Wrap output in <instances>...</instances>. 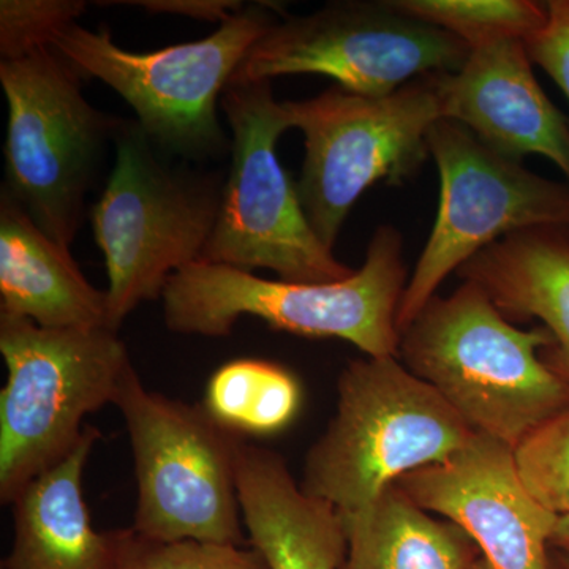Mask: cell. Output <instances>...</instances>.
Listing matches in <instances>:
<instances>
[{
    "label": "cell",
    "mask_w": 569,
    "mask_h": 569,
    "mask_svg": "<svg viewBox=\"0 0 569 569\" xmlns=\"http://www.w3.org/2000/svg\"><path fill=\"white\" fill-rule=\"evenodd\" d=\"M402 234L381 224L365 266L326 283L268 280L230 266L197 261L164 287V325L176 335L227 337L239 318L310 339H340L369 358L399 355L397 313L407 288Z\"/></svg>",
    "instance_id": "obj_1"
},
{
    "label": "cell",
    "mask_w": 569,
    "mask_h": 569,
    "mask_svg": "<svg viewBox=\"0 0 569 569\" xmlns=\"http://www.w3.org/2000/svg\"><path fill=\"white\" fill-rule=\"evenodd\" d=\"M545 326L520 329L479 284L436 296L400 335L399 355L475 432L511 448L569 407V383L539 358Z\"/></svg>",
    "instance_id": "obj_2"
},
{
    "label": "cell",
    "mask_w": 569,
    "mask_h": 569,
    "mask_svg": "<svg viewBox=\"0 0 569 569\" xmlns=\"http://www.w3.org/2000/svg\"><path fill=\"white\" fill-rule=\"evenodd\" d=\"M112 146L114 167L91 223L107 264L108 328L119 331L141 302L162 298L171 276L201 260L227 174L171 162L137 119H122Z\"/></svg>",
    "instance_id": "obj_3"
},
{
    "label": "cell",
    "mask_w": 569,
    "mask_h": 569,
    "mask_svg": "<svg viewBox=\"0 0 569 569\" xmlns=\"http://www.w3.org/2000/svg\"><path fill=\"white\" fill-rule=\"evenodd\" d=\"M284 14L280 3H247L206 39L149 52L119 47L107 28L92 31L74 22L51 47L86 80L96 78L118 92L160 152L201 164L231 153L220 100L247 52Z\"/></svg>",
    "instance_id": "obj_4"
},
{
    "label": "cell",
    "mask_w": 569,
    "mask_h": 569,
    "mask_svg": "<svg viewBox=\"0 0 569 569\" xmlns=\"http://www.w3.org/2000/svg\"><path fill=\"white\" fill-rule=\"evenodd\" d=\"M475 433L397 356L358 359L340 373L335 418L307 452L301 489L347 518L403 475L445 462Z\"/></svg>",
    "instance_id": "obj_5"
},
{
    "label": "cell",
    "mask_w": 569,
    "mask_h": 569,
    "mask_svg": "<svg viewBox=\"0 0 569 569\" xmlns=\"http://www.w3.org/2000/svg\"><path fill=\"white\" fill-rule=\"evenodd\" d=\"M0 500L11 505L77 448L88 415L114 403L133 369L119 331L48 329L0 313Z\"/></svg>",
    "instance_id": "obj_6"
},
{
    "label": "cell",
    "mask_w": 569,
    "mask_h": 569,
    "mask_svg": "<svg viewBox=\"0 0 569 569\" xmlns=\"http://www.w3.org/2000/svg\"><path fill=\"white\" fill-rule=\"evenodd\" d=\"M443 74L418 78L389 96L332 86L312 99L284 102L291 129L305 134L296 189L310 227L328 249H335L367 189L378 182L400 186L429 159L427 134L445 119Z\"/></svg>",
    "instance_id": "obj_7"
},
{
    "label": "cell",
    "mask_w": 569,
    "mask_h": 569,
    "mask_svg": "<svg viewBox=\"0 0 569 569\" xmlns=\"http://www.w3.org/2000/svg\"><path fill=\"white\" fill-rule=\"evenodd\" d=\"M84 77L52 47L0 61L9 107L2 189L50 238L71 247L86 198L122 119L97 110Z\"/></svg>",
    "instance_id": "obj_8"
},
{
    "label": "cell",
    "mask_w": 569,
    "mask_h": 569,
    "mask_svg": "<svg viewBox=\"0 0 569 569\" xmlns=\"http://www.w3.org/2000/svg\"><path fill=\"white\" fill-rule=\"evenodd\" d=\"M112 406L122 413L132 447V529L159 541L244 546L236 467L246 438L213 421L201 403L149 391L134 367Z\"/></svg>",
    "instance_id": "obj_9"
},
{
    "label": "cell",
    "mask_w": 569,
    "mask_h": 569,
    "mask_svg": "<svg viewBox=\"0 0 569 569\" xmlns=\"http://www.w3.org/2000/svg\"><path fill=\"white\" fill-rule=\"evenodd\" d=\"M220 108L231 130V164L200 261L247 272L271 269L279 280L296 283L353 274L310 227L296 183L280 164L277 142L291 127L272 81L230 82Z\"/></svg>",
    "instance_id": "obj_10"
},
{
    "label": "cell",
    "mask_w": 569,
    "mask_h": 569,
    "mask_svg": "<svg viewBox=\"0 0 569 569\" xmlns=\"http://www.w3.org/2000/svg\"><path fill=\"white\" fill-rule=\"evenodd\" d=\"M427 146L440 174V203L400 301V335L448 276L486 247L531 228L569 230L568 182L527 170L451 119L433 123Z\"/></svg>",
    "instance_id": "obj_11"
},
{
    "label": "cell",
    "mask_w": 569,
    "mask_h": 569,
    "mask_svg": "<svg viewBox=\"0 0 569 569\" xmlns=\"http://www.w3.org/2000/svg\"><path fill=\"white\" fill-rule=\"evenodd\" d=\"M470 52L392 0H346L305 17L284 14L247 52L231 82L323 74L347 91L381 97L427 74L456 73Z\"/></svg>",
    "instance_id": "obj_12"
},
{
    "label": "cell",
    "mask_w": 569,
    "mask_h": 569,
    "mask_svg": "<svg viewBox=\"0 0 569 569\" xmlns=\"http://www.w3.org/2000/svg\"><path fill=\"white\" fill-rule=\"evenodd\" d=\"M419 508L445 516L477 542L496 569H549L559 516L523 486L515 448L485 433L441 463L395 482Z\"/></svg>",
    "instance_id": "obj_13"
},
{
    "label": "cell",
    "mask_w": 569,
    "mask_h": 569,
    "mask_svg": "<svg viewBox=\"0 0 569 569\" xmlns=\"http://www.w3.org/2000/svg\"><path fill=\"white\" fill-rule=\"evenodd\" d=\"M445 119L511 159L539 153L569 183V118L535 78L526 41L505 40L473 50L462 69L445 73Z\"/></svg>",
    "instance_id": "obj_14"
},
{
    "label": "cell",
    "mask_w": 569,
    "mask_h": 569,
    "mask_svg": "<svg viewBox=\"0 0 569 569\" xmlns=\"http://www.w3.org/2000/svg\"><path fill=\"white\" fill-rule=\"evenodd\" d=\"M239 503L249 545L271 569H340L347 557L346 523L332 505L307 496L282 456L242 443Z\"/></svg>",
    "instance_id": "obj_15"
},
{
    "label": "cell",
    "mask_w": 569,
    "mask_h": 569,
    "mask_svg": "<svg viewBox=\"0 0 569 569\" xmlns=\"http://www.w3.org/2000/svg\"><path fill=\"white\" fill-rule=\"evenodd\" d=\"M512 323L537 320L552 336L539 358L569 383V230L531 228L493 242L459 269Z\"/></svg>",
    "instance_id": "obj_16"
},
{
    "label": "cell",
    "mask_w": 569,
    "mask_h": 569,
    "mask_svg": "<svg viewBox=\"0 0 569 569\" xmlns=\"http://www.w3.org/2000/svg\"><path fill=\"white\" fill-rule=\"evenodd\" d=\"M0 313L48 329L108 326L107 291L97 290L78 268L69 247L44 233L3 189Z\"/></svg>",
    "instance_id": "obj_17"
},
{
    "label": "cell",
    "mask_w": 569,
    "mask_h": 569,
    "mask_svg": "<svg viewBox=\"0 0 569 569\" xmlns=\"http://www.w3.org/2000/svg\"><path fill=\"white\" fill-rule=\"evenodd\" d=\"M99 429L86 426L77 448L18 493L13 548L3 569H108L110 533L92 527L82 479Z\"/></svg>",
    "instance_id": "obj_18"
},
{
    "label": "cell",
    "mask_w": 569,
    "mask_h": 569,
    "mask_svg": "<svg viewBox=\"0 0 569 569\" xmlns=\"http://www.w3.org/2000/svg\"><path fill=\"white\" fill-rule=\"evenodd\" d=\"M343 523L340 569H471L482 557L466 531L433 518L396 485Z\"/></svg>",
    "instance_id": "obj_19"
},
{
    "label": "cell",
    "mask_w": 569,
    "mask_h": 569,
    "mask_svg": "<svg viewBox=\"0 0 569 569\" xmlns=\"http://www.w3.org/2000/svg\"><path fill=\"white\" fill-rule=\"evenodd\" d=\"M201 406L236 436H276L298 417L302 387L291 370L277 362L233 359L209 378Z\"/></svg>",
    "instance_id": "obj_20"
},
{
    "label": "cell",
    "mask_w": 569,
    "mask_h": 569,
    "mask_svg": "<svg viewBox=\"0 0 569 569\" xmlns=\"http://www.w3.org/2000/svg\"><path fill=\"white\" fill-rule=\"evenodd\" d=\"M392 6L451 33L470 51L529 40L548 21L546 2L533 0H392Z\"/></svg>",
    "instance_id": "obj_21"
},
{
    "label": "cell",
    "mask_w": 569,
    "mask_h": 569,
    "mask_svg": "<svg viewBox=\"0 0 569 569\" xmlns=\"http://www.w3.org/2000/svg\"><path fill=\"white\" fill-rule=\"evenodd\" d=\"M110 533L108 569H271L253 546L204 541H159L130 529Z\"/></svg>",
    "instance_id": "obj_22"
},
{
    "label": "cell",
    "mask_w": 569,
    "mask_h": 569,
    "mask_svg": "<svg viewBox=\"0 0 569 569\" xmlns=\"http://www.w3.org/2000/svg\"><path fill=\"white\" fill-rule=\"evenodd\" d=\"M515 460L535 500L559 518L569 516V407L527 433Z\"/></svg>",
    "instance_id": "obj_23"
},
{
    "label": "cell",
    "mask_w": 569,
    "mask_h": 569,
    "mask_svg": "<svg viewBox=\"0 0 569 569\" xmlns=\"http://www.w3.org/2000/svg\"><path fill=\"white\" fill-rule=\"evenodd\" d=\"M88 11L81 0H2L0 61H13L51 41Z\"/></svg>",
    "instance_id": "obj_24"
},
{
    "label": "cell",
    "mask_w": 569,
    "mask_h": 569,
    "mask_svg": "<svg viewBox=\"0 0 569 569\" xmlns=\"http://www.w3.org/2000/svg\"><path fill=\"white\" fill-rule=\"evenodd\" d=\"M548 21L526 40L531 62L556 81L569 102V0H549Z\"/></svg>",
    "instance_id": "obj_25"
},
{
    "label": "cell",
    "mask_w": 569,
    "mask_h": 569,
    "mask_svg": "<svg viewBox=\"0 0 569 569\" xmlns=\"http://www.w3.org/2000/svg\"><path fill=\"white\" fill-rule=\"evenodd\" d=\"M97 6L140 7L151 13L178 14L198 21L220 22L230 20L247 6L241 0H114L97 2Z\"/></svg>",
    "instance_id": "obj_26"
},
{
    "label": "cell",
    "mask_w": 569,
    "mask_h": 569,
    "mask_svg": "<svg viewBox=\"0 0 569 569\" xmlns=\"http://www.w3.org/2000/svg\"><path fill=\"white\" fill-rule=\"evenodd\" d=\"M550 546H553V548H569V516L559 519L552 539H550Z\"/></svg>",
    "instance_id": "obj_27"
},
{
    "label": "cell",
    "mask_w": 569,
    "mask_h": 569,
    "mask_svg": "<svg viewBox=\"0 0 569 569\" xmlns=\"http://www.w3.org/2000/svg\"><path fill=\"white\" fill-rule=\"evenodd\" d=\"M549 569H569V548L550 546Z\"/></svg>",
    "instance_id": "obj_28"
},
{
    "label": "cell",
    "mask_w": 569,
    "mask_h": 569,
    "mask_svg": "<svg viewBox=\"0 0 569 569\" xmlns=\"http://www.w3.org/2000/svg\"><path fill=\"white\" fill-rule=\"evenodd\" d=\"M471 569H496L492 567V565L489 563L488 560L485 559V557H481V559H478L477 563L471 567Z\"/></svg>",
    "instance_id": "obj_29"
}]
</instances>
